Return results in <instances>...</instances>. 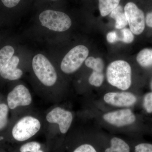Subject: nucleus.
Instances as JSON below:
<instances>
[{
	"instance_id": "obj_1",
	"label": "nucleus",
	"mask_w": 152,
	"mask_h": 152,
	"mask_svg": "<svg viewBox=\"0 0 152 152\" xmlns=\"http://www.w3.org/2000/svg\"><path fill=\"white\" fill-rule=\"evenodd\" d=\"M106 76L109 83L120 90H128L132 84L131 67L124 61L118 60L110 64Z\"/></svg>"
},
{
	"instance_id": "obj_2",
	"label": "nucleus",
	"mask_w": 152,
	"mask_h": 152,
	"mask_svg": "<svg viewBox=\"0 0 152 152\" xmlns=\"http://www.w3.org/2000/svg\"><path fill=\"white\" fill-rule=\"evenodd\" d=\"M41 123L37 118L26 116L19 120L12 129V134L15 141L19 144L29 141L40 130Z\"/></svg>"
},
{
	"instance_id": "obj_3",
	"label": "nucleus",
	"mask_w": 152,
	"mask_h": 152,
	"mask_svg": "<svg viewBox=\"0 0 152 152\" xmlns=\"http://www.w3.org/2000/svg\"><path fill=\"white\" fill-rule=\"evenodd\" d=\"M32 68L37 77L44 86L51 87L55 84L58 77L56 72L44 55L39 54L34 57Z\"/></svg>"
},
{
	"instance_id": "obj_4",
	"label": "nucleus",
	"mask_w": 152,
	"mask_h": 152,
	"mask_svg": "<svg viewBox=\"0 0 152 152\" xmlns=\"http://www.w3.org/2000/svg\"><path fill=\"white\" fill-rule=\"evenodd\" d=\"M39 19L42 26L55 31H65L72 25L69 17L59 11L46 10L40 14Z\"/></svg>"
},
{
	"instance_id": "obj_5",
	"label": "nucleus",
	"mask_w": 152,
	"mask_h": 152,
	"mask_svg": "<svg viewBox=\"0 0 152 152\" xmlns=\"http://www.w3.org/2000/svg\"><path fill=\"white\" fill-rule=\"evenodd\" d=\"M88 54V49L85 46L75 47L64 57L61 63V69L66 74L75 72L80 67Z\"/></svg>"
},
{
	"instance_id": "obj_6",
	"label": "nucleus",
	"mask_w": 152,
	"mask_h": 152,
	"mask_svg": "<svg viewBox=\"0 0 152 152\" xmlns=\"http://www.w3.org/2000/svg\"><path fill=\"white\" fill-rule=\"evenodd\" d=\"M124 13L130 29L133 34L137 35L141 34L145 30V25L143 12L134 3L129 2L125 6Z\"/></svg>"
},
{
	"instance_id": "obj_7",
	"label": "nucleus",
	"mask_w": 152,
	"mask_h": 152,
	"mask_svg": "<svg viewBox=\"0 0 152 152\" xmlns=\"http://www.w3.org/2000/svg\"><path fill=\"white\" fill-rule=\"evenodd\" d=\"M73 117L72 113L61 107H56L47 114V121L58 125L60 132L65 134L68 132L72 123Z\"/></svg>"
},
{
	"instance_id": "obj_8",
	"label": "nucleus",
	"mask_w": 152,
	"mask_h": 152,
	"mask_svg": "<svg viewBox=\"0 0 152 152\" xmlns=\"http://www.w3.org/2000/svg\"><path fill=\"white\" fill-rule=\"evenodd\" d=\"M7 101L9 108L14 110L18 107L29 105L32 102V97L26 87L19 85L9 93Z\"/></svg>"
},
{
	"instance_id": "obj_9",
	"label": "nucleus",
	"mask_w": 152,
	"mask_h": 152,
	"mask_svg": "<svg viewBox=\"0 0 152 152\" xmlns=\"http://www.w3.org/2000/svg\"><path fill=\"white\" fill-rule=\"evenodd\" d=\"M103 118L106 122L117 127L132 124L136 121L135 115L129 109L106 113L103 116Z\"/></svg>"
},
{
	"instance_id": "obj_10",
	"label": "nucleus",
	"mask_w": 152,
	"mask_h": 152,
	"mask_svg": "<svg viewBox=\"0 0 152 152\" xmlns=\"http://www.w3.org/2000/svg\"><path fill=\"white\" fill-rule=\"evenodd\" d=\"M104 100L106 103L117 107H128L133 105L137 99L134 94L127 92H109L105 94Z\"/></svg>"
},
{
	"instance_id": "obj_11",
	"label": "nucleus",
	"mask_w": 152,
	"mask_h": 152,
	"mask_svg": "<svg viewBox=\"0 0 152 152\" xmlns=\"http://www.w3.org/2000/svg\"><path fill=\"white\" fill-rule=\"evenodd\" d=\"M20 59L16 56H13L10 59L1 72V77L10 80H15L20 79L23 75V72L17 68Z\"/></svg>"
},
{
	"instance_id": "obj_12",
	"label": "nucleus",
	"mask_w": 152,
	"mask_h": 152,
	"mask_svg": "<svg viewBox=\"0 0 152 152\" xmlns=\"http://www.w3.org/2000/svg\"><path fill=\"white\" fill-rule=\"evenodd\" d=\"M13 152H48L45 145L37 141H28L19 144Z\"/></svg>"
},
{
	"instance_id": "obj_13",
	"label": "nucleus",
	"mask_w": 152,
	"mask_h": 152,
	"mask_svg": "<svg viewBox=\"0 0 152 152\" xmlns=\"http://www.w3.org/2000/svg\"><path fill=\"white\" fill-rule=\"evenodd\" d=\"M110 16L115 20V26L118 29H122L128 24L124 12L121 6L119 5L110 13Z\"/></svg>"
},
{
	"instance_id": "obj_14",
	"label": "nucleus",
	"mask_w": 152,
	"mask_h": 152,
	"mask_svg": "<svg viewBox=\"0 0 152 152\" xmlns=\"http://www.w3.org/2000/svg\"><path fill=\"white\" fill-rule=\"evenodd\" d=\"M105 152H130V148L124 141L115 137L111 139L110 146L106 149Z\"/></svg>"
},
{
	"instance_id": "obj_15",
	"label": "nucleus",
	"mask_w": 152,
	"mask_h": 152,
	"mask_svg": "<svg viewBox=\"0 0 152 152\" xmlns=\"http://www.w3.org/2000/svg\"><path fill=\"white\" fill-rule=\"evenodd\" d=\"M99 1L101 15L105 17L119 6L120 0H99Z\"/></svg>"
},
{
	"instance_id": "obj_16",
	"label": "nucleus",
	"mask_w": 152,
	"mask_h": 152,
	"mask_svg": "<svg viewBox=\"0 0 152 152\" xmlns=\"http://www.w3.org/2000/svg\"><path fill=\"white\" fill-rule=\"evenodd\" d=\"M137 61L143 67H148L152 65V49L145 48L139 52Z\"/></svg>"
},
{
	"instance_id": "obj_17",
	"label": "nucleus",
	"mask_w": 152,
	"mask_h": 152,
	"mask_svg": "<svg viewBox=\"0 0 152 152\" xmlns=\"http://www.w3.org/2000/svg\"><path fill=\"white\" fill-rule=\"evenodd\" d=\"M15 50L11 46H6L0 50V74L10 59L13 56Z\"/></svg>"
},
{
	"instance_id": "obj_18",
	"label": "nucleus",
	"mask_w": 152,
	"mask_h": 152,
	"mask_svg": "<svg viewBox=\"0 0 152 152\" xmlns=\"http://www.w3.org/2000/svg\"><path fill=\"white\" fill-rule=\"evenodd\" d=\"M85 64L88 67L92 69L93 71L103 72L104 64L101 58L89 57L86 59Z\"/></svg>"
},
{
	"instance_id": "obj_19",
	"label": "nucleus",
	"mask_w": 152,
	"mask_h": 152,
	"mask_svg": "<svg viewBox=\"0 0 152 152\" xmlns=\"http://www.w3.org/2000/svg\"><path fill=\"white\" fill-rule=\"evenodd\" d=\"M9 109L6 104H0V131L4 129L7 124Z\"/></svg>"
},
{
	"instance_id": "obj_20",
	"label": "nucleus",
	"mask_w": 152,
	"mask_h": 152,
	"mask_svg": "<svg viewBox=\"0 0 152 152\" xmlns=\"http://www.w3.org/2000/svg\"><path fill=\"white\" fill-rule=\"evenodd\" d=\"M104 78V76L103 72L93 71L89 78V83L94 86L100 87L103 83Z\"/></svg>"
},
{
	"instance_id": "obj_21",
	"label": "nucleus",
	"mask_w": 152,
	"mask_h": 152,
	"mask_svg": "<svg viewBox=\"0 0 152 152\" xmlns=\"http://www.w3.org/2000/svg\"><path fill=\"white\" fill-rule=\"evenodd\" d=\"M118 34L119 41L124 42L127 44L132 42L134 39V36L130 29L128 28H123Z\"/></svg>"
},
{
	"instance_id": "obj_22",
	"label": "nucleus",
	"mask_w": 152,
	"mask_h": 152,
	"mask_svg": "<svg viewBox=\"0 0 152 152\" xmlns=\"http://www.w3.org/2000/svg\"><path fill=\"white\" fill-rule=\"evenodd\" d=\"M144 107L148 113H152V92L145 95L144 99Z\"/></svg>"
},
{
	"instance_id": "obj_23",
	"label": "nucleus",
	"mask_w": 152,
	"mask_h": 152,
	"mask_svg": "<svg viewBox=\"0 0 152 152\" xmlns=\"http://www.w3.org/2000/svg\"><path fill=\"white\" fill-rule=\"evenodd\" d=\"M134 152H152V144L143 142L137 144L135 147Z\"/></svg>"
},
{
	"instance_id": "obj_24",
	"label": "nucleus",
	"mask_w": 152,
	"mask_h": 152,
	"mask_svg": "<svg viewBox=\"0 0 152 152\" xmlns=\"http://www.w3.org/2000/svg\"><path fill=\"white\" fill-rule=\"evenodd\" d=\"M107 39L108 42L110 43H114L118 41H119L118 34L117 32L115 31L108 33L107 36Z\"/></svg>"
},
{
	"instance_id": "obj_25",
	"label": "nucleus",
	"mask_w": 152,
	"mask_h": 152,
	"mask_svg": "<svg viewBox=\"0 0 152 152\" xmlns=\"http://www.w3.org/2000/svg\"><path fill=\"white\" fill-rule=\"evenodd\" d=\"M145 22L148 26L152 28V12L147 14Z\"/></svg>"
},
{
	"instance_id": "obj_26",
	"label": "nucleus",
	"mask_w": 152,
	"mask_h": 152,
	"mask_svg": "<svg viewBox=\"0 0 152 152\" xmlns=\"http://www.w3.org/2000/svg\"><path fill=\"white\" fill-rule=\"evenodd\" d=\"M51 1H58V0H51Z\"/></svg>"
},
{
	"instance_id": "obj_27",
	"label": "nucleus",
	"mask_w": 152,
	"mask_h": 152,
	"mask_svg": "<svg viewBox=\"0 0 152 152\" xmlns=\"http://www.w3.org/2000/svg\"></svg>"
}]
</instances>
